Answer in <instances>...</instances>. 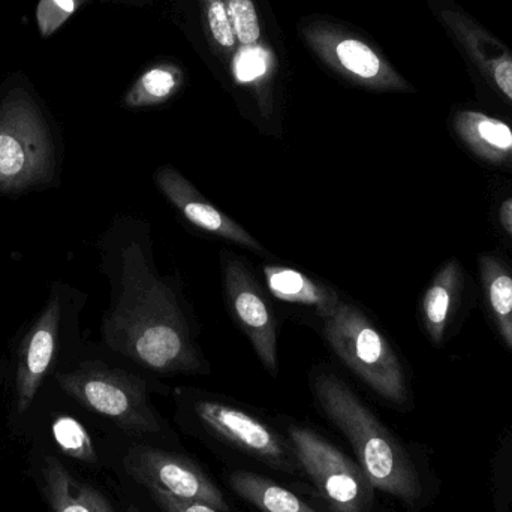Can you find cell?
I'll return each instance as SVG.
<instances>
[{
	"label": "cell",
	"mask_w": 512,
	"mask_h": 512,
	"mask_svg": "<svg viewBox=\"0 0 512 512\" xmlns=\"http://www.w3.org/2000/svg\"><path fill=\"white\" fill-rule=\"evenodd\" d=\"M116 292L105 319V339L114 351L159 375L206 372L185 297L159 274L147 228L120 251Z\"/></svg>",
	"instance_id": "6da1fadb"
},
{
	"label": "cell",
	"mask_w": 512,
	"mask_h": 512,
	"mask_svg": "<svg viewBox=\"0 0 512 512\" xmlns=\"http://www.w3.org/2000/svg\"><path fill=\"white\" fill-rule=\"evenodd\" d=\"M312 391L325 417L354 448L358 465L373 487L393 496L408 510H420L426 502L423 475L397 436L333 373H315Z\"/></svg>",
	"instance_id": "7a4b0ae2"
},
{
	"label": "cell",
	"mask_w": 512,
	"mask_h": 512,
	"mask_svg": "<svg viewBox=\"0 0 512 512\" xmlns=\"http://www.w3.org/2000/svg\"><path fill=\"white\" fill-rule=\"evenodd\" d=\"M322 333L337 357L376 394L397 406L409 402L405 370L387 337L354 304L340 301L322 319Z\"/></svg>",
	"instance_id": "3957f363"
},
{
	"label": "cell",
	"mask_w": 512,
	"mask_h": 512,
	"mask_svg": "<svg viewBox=\"0 0 512 512\" xmlns=\"http://www.w3.org/2000/svg\"><path fill=\"white\" fill-rule=\"evenodd\" d=\"M62 390L89 411L113 421L129 435H155L161 421L149 399L146 382L104 363H84L57 375Z\"/></svg>",
	"instance_id": "277c9868"
},
{
	"label": "cell",
	"mask_w": 512,
	"mask_h": 512,
	"mask_svg": "<svg viewBox=\"0 0 512 512\" xmlns=\"http://www.w3.org/2000/svg\"><path fill=\"white\" fill-rule=\"evenodd\" d=\"M53 164L44 117L26 90H11L0 104V191L48 182Z\"/></svg>",
	"instance_id": "5b68a950"
},
{
	"label": "cell",
	"mask_w": 512,
	"mask_h": 512,
	"mask_svg": "<svg viewBox=\"0 0 512 512\" xmlns=\"http://www.w3.org/2000/svg\"><path fill=\"white\" fill-rule=\"evenodd\" d=\"M297 465L331 512H372L375 487L358 462L307 427L288 430Z\"/></svg>",
	"instance_id": "8992f818"
},
{
	"label": "cell",
	"mask_w": 512,
	"mask_h": 512,
	"mask_svg": "<svg viewBox=\"0 0 512 512\" xmlns=\"http://www.w3.org/2000/svg\"><path fill=\"white\" fill-rule=\"evenodd\" d=\"M126 474L146 489H159L230 512L224 493L192 460L147 445L129 448L123 457Z\"/></svg>",
	"instance_id": "52a82bcc"
},
{
	"label": "cell",
	"mask_w": 512,
	"mask_h": 512,
	"mask_svg": "<svg viewBox=\"0 0 512 512\" xmlns=\"http://www.w3.org/2000/svg\"><path fill=\"white\" fill-rule=\"evenodd\" d=\"M198 421L216 438L279 471L297 469L294 451L267 424L254 415L215 400L194 403Z\"/></svg>",
	"instance_id": "ba28073f"
},
{
	"label": "cell",
	"mask_w": 512,
	"mask_h": 512,
	"mask_svg": "<svg viewBox=\"0 0 512 512\" xmlns=\"http://www.w3.org/2000/svg\"><path fill=\"white\" fill-rule=\"evenodd\" d=\"M436 14L469 65L512 108V51L453 0H439Z\"/></svg>",
	"instance_id": "9c48e42d"
},
{
	"label": "cell",
	"mask_w": 512,
	"mask_h": 512,
	"mask_svg": "<svg viewBox=\"0 0 512 512\" xmlns=\"http://www.w3.org/2000/svg\"><path fill=\"white\" fill-rule=\"evenodd\" d=\"M224 283L233 318L251 340L262 366L276 376L279 372L276 318L267 294L251 268L236 255L225 258Z\"/></svg>",
	"instance_id": "30bf717a"
},
{
	"label": "cell",
	"mask_w": 512,
	"mask_h": 512,
	"mask_svg": "<svg viewBox=\"0 0 512 512\" xmlns=\"http://www.w3.org/2000/svg\"><path fill=\"white\" fill-rule=\"evenodd\" d=\"M155 183L165 198L179 210L180 215L204 233L236 243L252 252L265 254V248L234 219L213 206L179 170L164 165L155 173Z\"/></svg>",
	"instance_id": "8fae6325"
},
{
	"label": "cell",
	"mask_w": 512,
	"mask_h": 512,
	"mask_svg": "<svg viewBox=\"0 0 512 512\" xmlns=\"http://www.w3.org/2000/svg\"><path fill=\"white\" fill-rule=\"evenodd\" d=\"M59 321L60 303L51 300L21 345L17 372V408L20 414L32 405L53 360Z\"/></svg>",
	"instance_id": "7c38bea8"
},
{
	"label": "cell",
	"mask_w": 512,
	"mask_h": 512,
	"mask_svg": "<svg viewBox=\"0 0 512 512\" xmlns=\"http://www.w3.org/2000/svg\"><path fill=\"white\" fill-rule=\"evenodd\" d=\"M453 131L469 152L481 161L512 170V128L483 111L457 110Z\"/></svg>",
	"instance_id": "4fadbf2b"
},
{
	"label": "cell",
	"mask_w": 512,
	"mask_h": 512,
	"mask_svg": "<svg viewBox=\"0 0 512 512\" xmlns=\"http://www.w3.org/2000/svg\"><path fill=\"white\" fill-rule=\"evenodd\" d=\"M41 474L51 512H116L99 490L77 480L56 457H45Z\"/></svg>",
	"instance_id": "5bb4252c"
},
{
	"label": "cell",
	"mask_w": 512,
	"mask_h": 512,
	"mask_svg": "<svg viewBox=\"0 0 512 512\" xmlns=\"http://www.w3.org/2000/svg\"><path fill=\"white\" fill-rule=\"evenodd\" d=\"M268 291L285 303L300 304L315 310L321 319L333 315L339 306V292L324 283L310 279L301 271L282 265H265L262 270Z\"/></svg>",
	"instance_id": "9a60e30c"
},
{
	"label": "cell",
	"mask_w": 512,
	"mask_h": 512,
	"mask_svg": "<svg viewBox=\"0 0 512 512\" xmlns=\"http://www.w3.org/2000/svg\"><path fill=\"white\" fill-rule=\"evenodd\" d=\"M462 265L456 258L439 268L421 301L424 330L435 345H442L462 291Z\"/></svg>",
	"instance_id": "2e32d148"
},
{
	"label": "cell",
	"mask_w": 512,
	"mask_h": 512,
	"mask_svg": "<svg viewBox=\"0 0 512 512\" xmlns=\"http://www.w3.org/2000/svg\"><path fill=\"white\" fill-rule=\"evenodd\" d=\"M481 282L499 336L512 351V270L493 254L480 258Z\"/></svg>",
	"instance_id": "e0dca14e"
},
{
	"label": "cell",
	"mask_w": 512,
	"mask_h": 512,
	"mask_svg": "<svg viewBox=\"0 0 512 512\" xmlns=\"http://www.w3.org/2000/svg\"><path fill=\"white\" fill-rule=\"evenodd\" d=\"M228 483L236 495L261 512H318L291 490L254 472H233Z\"/></svg>",
	"instance_id": "ac0fdd59"
},
{
	"label": "cell",
	"mask_w": 512,
	"mask_h": 512,
	"mask_svg": "<svg viewBox=\"0 0 512 512\" xmlns=\"http://www.w3.org/2000/svg\"><path fill=\"white\" fill-rule=\"evenodd\" d=\"M336 54L343 68L357 75L361 80L376 81L378 86L390 87V89H408V84L397 77L390 68L385 69L378 54L364 42L345 39L337 44Z\"/></svg>",
	"instance_id": "d6986e66"
},
{
	"label": "cell",
	"mask_w": 512,
	"mask_h": 512,
	"mask_svg": "<svg viewBox=\"0 0 512 512\" xmlns=\"http://www.w3.org/2000/svg\"><path fill=\"white\" fill-rule=\"evenodd\" d=\"M489 484L493 512H512V429L504 433L493 451Z\"/></svg>",
	"instance_id": "ffe728a7"
},
{
	"label": "cell",
	"mask_w": 512,
	"mask_h": 512,
	"mask_svg": "<svg viewBox=\"0 0 512 512\" xmlns=\"http://www.w3.org/2000/svg\"><path fill=\"white\" fill-rule=\"evenodd\" d=\"M53 436L57 447L65 456L87 465L98 463V454L89 433L75 418H57L53 423Z\"/></svg>",
	"instance_id": "44dd1931"
},
{
	"label": "cell",
	"mask_w": 512,
	"mask_h": 512,
	"mask_svg": "<svg viewBox=\"0 0 512 512\" xmlns=\"http://www.w3.org/2000/svg\"><path fill=\"white\" fill-rule=\"evenodd\" d=\"M177 80L173 72L165 69H153L143 75L137 89L129 95L131 105H146L152 102L164 101L176 89Z\"/></svg>",
	"instance_id": "7402d4cb"
},
{
	"label": "cell",
	"mask_w": 512,
	"mask_h": 512,
	"mask_svg": "<svg viewBox=\"0 0 512 512\" xmlns=\"http://www.w3.org/2000/svg\"><path fill=\"white\" fill-rule=\"evenodd\" d=\"M227 8L239 41L243 45L255 44L261 35V29L252 0H227Z\"/></svg>",
	"instance_id": "603a6c76"
},
{
	"label": "cell",
	"mask_w": 512,
	"mask_h": 512,
	"mask_svg": "<svg viewBox=\"0 0 512 512\" xmlns=\"http://www.w3.org/2000/svg\"><path fill=\"white\" fill-rule=\"evenodd\" d=\"M75 8L77 0H41L36 18L42 35H53L74 14Z\"/></svg>",
	"instance_id": "cb8c5ba5"
},
{
	"label": "cell",
	"mask_w": 512,
	"mask_h": 512,
	"mask_svg": "<svg viewBox=\"0 0 512 512\" xmlns=\"http://www.w3.org/2000/svg\"><path fill=\"white\" fill-rule=\"evenodd\" d=\"M207 18L213 38L221 47L231 50L236 45V32L225 0H206Z\"/></svg>",
	"instance_id": "d4e9b609"
},
{
	"label": "cell",
	"mask_w": 512,
	"mask_h": 512,
	"mask_svg": "<svg viewBox=\"0 0 512 512\" xmlns=\"http://www.w3.org/2000/svg\"><path fill=\"white\" fill-rule=\"evenodd\" d=\"M147 492L150 493L162 512H222L216 510L212 505L194 501V499L180 498V496L171 495L164 490L147 489Z\"/></svg>",
	"instance_id": "484cf974"
},
{
	"label": "cell",
	"mask_w": 512,
	"mask_h": 512,
	"mask_svg": "<svg viewBox=\"0 0 512 512\" xmlns=\"http://www.w3.org/2000/svg\"><path fill=\"white\" fill-rule=\"evenodd\" d=\"M265 72V60L259 51L249 50L240 56L236 65V74L239 80L252 81Z\"/></svg>",
	"instance_id": "4316f807"
},
{
	"label": "cell",
	"mask_w": 512,
	"mask_h": 512,
	"mask_svg": "<svg viewBox=\"0 0 512 512\" xmlns=\"http://www.w3.org/2000/svg\"><path fill=\"white\" fill-rule=\"evenodd\" d=\"M499 224L512 239V197L502 201L498 209Z\"/></svg>",
	"instance_id": "83f0119b"
},
{
	"label": "cell",
	"mask_w": 512,
	"mask_h": 512,
	"mask_svg": "<svg viewBox=\"0 0 512 512\" xmlns=\"http://www.w3.org/2000/svg\"><path fill=\"white\" fill-rule=\"evenodd\" d=\"M129 512H141L137 507H129Z\"/></svg>",
	"instance_id": "f1b7e54d"
}]
</instances>
